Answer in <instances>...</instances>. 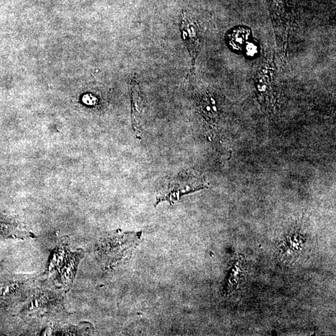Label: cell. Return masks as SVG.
I'll return each instance as SVG.
<instances>
[{
  "label": "cell",
  "instance_id": "5",
  "mask_svg": "<svg viewBox=\"0 0 336 336\" xmlns=\"http://www.w3.org/2000/svg\"><path fill=\"white\" fill-rule=\"evenodd\" d=\"M246 51L247 55L249 56H253L257 54V46L252 43H249L246 45Z\"/></svg>",
  "mask_w": 336,
  "mask_h": 336
},
{
  "label": "cell",
  "instance_id": "3",
  "mask_svg": "<svg viewBox=\"0 0 336 336\" xmlns=\"http://www.w3.org/2000/svg\"><path fill=\"white\" fill-rule=\"evenodd\" d=\"M251 34V30L246 27L234 29L227 36L229 46L234 51L241 52L248 43Z\"/></svg>",
  "mask_w": 336,
  "mask_h": 336
},
{
  "label": "cell",
  "instance_id": "4",
  "mask_svg": "<svg viewBox=\"0 0 336 336\" xmlns=\"http://www.w3.org/2000/svg\"><path fill=\"white\" fill-rule=\"evenodd\" d=\"M181 28L182 39L185 41V43L186 44L189 53L192 58H194L196 56L197 44L196 38H195V36H196L195 29L194 25H192V24L189 21V19L185 16L184 14H182L181 28Z\"/></svg>",
  "mask_w": 336,
  "mask_h": 336
},
{
  "label": "cell",
  "instance_id": "1",
  "mask_svg": "<svg viewBox=\"0 0 336 336\" xmlns=\"http://www.w3.org/2000/svg\"><path fill=\"white\" fill-rule=\"evenodd\" d=\"M209 184L203 175L195 171L180 172L169 182L167 188L163 189L157 197V204L168 201L174 204L182 196L207 188Z\"/></svg>",
  "mask_w": 336,
  "mask_h": 336
},
{
  "label": "cell",
  "instance_id": "2",
  "mask_svg": "<svg viewBox=\"0 0 336 336\" xmlns=\"http://www.w3.org/2000/svg\"><path fill=\"white\" fill-rule=\"evenodd\" d=\"M132 124L136 134H140L139 126L143 114V103L139 88L135 81L132 86Z\"/></svg>",
  "mask_w": 336,
  "mask_h": 336
}]
</instances>
